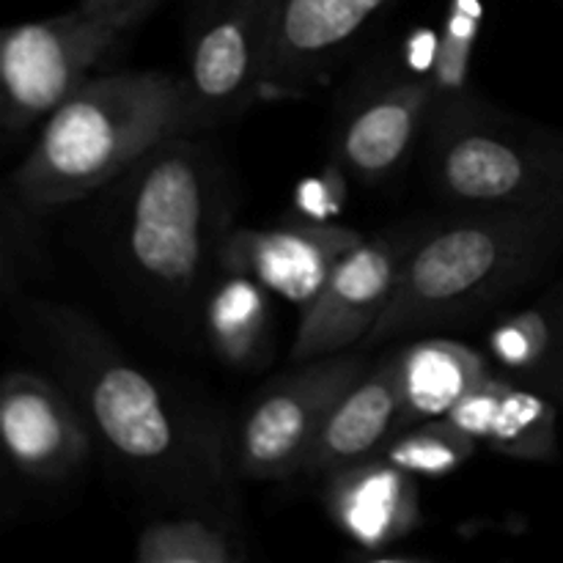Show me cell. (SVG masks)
Here are the masks:
<instances>
[{
	"mask_svg": "<svg viewBox=\"0 0 563 563\" xmlns=\"http://www.w3.org/2000/svg\"><path fill=\"white\" fill-rule=\"evenodd\" d=\"M20 322L93 432L143 478L185 493L223 487L218 445L176 416L163 388L93 319L49 300H22Z\"/></svg>",
	"mask_w": 563,
	"mask_h": 563,
	"instance_id": "1",
	"label": "cell"
},
{
	"mask_svg": "<svg viewBox=\"0 0 563 563\" xmlns=\"http://www.w3.org/2000/svg\"><path fill=\"white\" fill-rule=\"evenodd\" d=\"M561 258L563 203L456 209L410 253L366 344L476 322L548 278Z\"/></svg>",
	"mask_w": 563,
	"mask_h": 563,
	"instance_id": "2",
	"label": "cell"
},
{
	"mask_svg": "<svg viewBox=\"0 0 563 563\" xmlns=\"http://www.w3.org/2000/svg\"><path fill=\"white\" fill-rule=\"evenodd\" d=\"M119 190V253L126 275L157 300L187 306L231 234L229 187L203 143L174 135L154 146Z\"/></svg>",
	"mask_w": 563,
	"mask_h": 563,
	"instance_id": "3",
	"label": "cell"
},
{
	"mask_svg": "<svg viewBox=\"0 0 563 563\" xmlns=\"http://www.w3.org/2000/svg\"><path fill=\"white\" fill-rule=\"evenodd\" d=\"M185 135L179 77L113 71L82 82L44 119L36 146L14 174L31 207H60L115 185L154 146Z\"/></svg>",
	"mask_w": 563,
	"mask_h": 563,
	"instance_id": "4",
	"label": "cell"
},
{
	"mask_svg": "<svg viewBox=\"0 0 563 563\" xmlns=\"http://www.w3.org/2000/svg\"><path fill=\"white\" fill-rule=\"evenodd\" d=\"M427 176L454 209L563 203V130L471 97L429 115Z\"/></svg>",
	"mask_w": 563,
	"mask_h": 563,
	"instance_id": "5",
	"label": "cell"
},
{
	"mask_svg": "<svg viewBox=\"0 0 563 563\" xmlns=\"http://www.w3.org/2000/svg\"><path fill=\"white\" fill-rule=\"evenodd\" d=\"M278 0H198L179 75L185 135L212 130L267 97Z\"/></svg>",
	"mask_w": 563,
	"mask_h": 563,
	"instance_id": "6",
	"label": "cell"
},
{
	"mask_svg": "<svg viewBox=\"0 0 563 563\" xmlns=\"http://www.w3.org/2000/svg\"><path fill=\"white\" fill-rule=\"evenodd\" d=\"M143 11H75L25 22L0 36V91L9 132L31 130L64 104Z\"/></svg>",
	"mask_w": 563,
	"mask_h": 563,
	"instance_id": "7",
	"label": "cell"
},
{
	"mask_svg": "<svg viewBox=\"0 0 563 563\" xmlns=\"http://www.w3.org/2000/svg\"><path fill=\"white\" fill-rule=\"evenodd\" d=\"M372 366L368 355L346 350L295 363L291 372L269 379L236 427L234 460L242 476L253 482L300 476L330 412Z\"/></svg>",
	"mask_w": 563,
	"mask_h": 563,
	"instance_id": "8",
	"label": "cell"
},
{
	"mask_svg": "<svg viewBox=\"0 0 563 563\" xmlns=\"http://www.w3.org/2000/svg\"><path fill=\"white\" fill-rule=\"evenodd\" d=\"M438 218H416L352 247L317 300L302 311L289 361L306 363L339 355L368 339L388 311L401 269Z\"/></svg>",
	"mask_w": 563,
	"mask_h": 563,
	"instance_id": "9",
	"label": "cell"
},
{
	"mask_svg": "<svg viewBox=\"0 0 563 563\" xmlns=\"http://www.w3.org/2000/svg\"><path fill=\"white\" fill-rule=\"evenodd\" d=\"M91 423L60 383L9 372L0 388V434L11 467L36 484H64L91 456Z\"/></svg>",
	"mask_w": 563,
	"mask_h": 563,
	"instance_id": "10",
	"label": "cell"
},
{
	"mask_svg": "<svg viewBox=\"0 0 563 563\" xmlns=\"http://www.w3.org/2000/svg\"><path fill=\"white\" fill-rule=\"evenodd\" d=\"M432 113L429 71L377 80L346 104L335 132V163L355 179L394 176L427 135Z\"/></svg>",
	"mask_w": 563,
	"mask_h": 563,
	"instance_id": "11",
	"label": "cell"
},
{
	"mask_svg": "<svg viewBox=\"0 0 563 563\" xmlns=\"http://www.w3.org/2000/svg\"><path fill=\"white\" fill-rule=\"evenodd\" d=\"M366 236L341 225L231 229L220 247V267L258 280L267 291L306 311L333 275L335 264Z\"/></svg>",
	"mask_w": 563,
	"mask_h": 563,
	"instance_id": "12",
	"label": "cell"
},
{
	"mask_svg": "<svg viewBox=\"0 0 563 563\" xmlns=\"http://www.w3.org/2000/svg\"><path fill=\"white\" fill-rule=\"evenodd\" d=\"M396 0H278L267 97H302L322 86L352 44Z\"/></svg>",
	"mask_w": 563,
	"mask_h": 563,
	"instance_id": "13",
	"label": "cell"
},
{
	"mask_svg": "<svg viewBox=\"0 0 563 563\" xmlns=\"http://www.w3.org/2000/svg\"><path fill=\"white\" fill-rule=\"evenodd\" d=\"M324 506L335 528L366 550L399 544L421 526V493L412 473L383 456L324 476Z\"/></svg>",
	"mask_w": 563,
	"mask_h": 563,
	"instance_id": "14",
	"label": "cell"
},
{
	"mask_svg": "<svg viewBox=\"0 0 563 563\" xmlns=\"http://www.w3.org/2000/svg\"><path fill=\"white\" fill-rule=\"evenodd\" d=\"M401 377L396 352L379 357L366 377L344 394L330 412L317 443L302 462L300 476L324 478L355 462L372 460L401 427Z\"/></svg>",
	"mask_w": 563,
	"mask_h": 563,
	"instance_id": "15",
	"label": "cell"
},
{
	"mask_svg": "<svg viewBox=\"0 0 563 563\" xmlns=\"http://www.w3.org/2000/svg\"><path fill=\"white\" fill-rule=\"evenodd\" d=\"M449 418L495 454L522 462L559 456V405L500 372L471 390Z\"/></svg>",
	"mask_w": 563,
	"mask_h": 563,
	"instance_id": "16",
	"label": "cell"
},
{
	"mask_svg": "<svg viewBox=\"0 0 563 563\" xmlns=\"http://www.w3.org/2000/svg\"><path fill=\"white\" fill-rule=\"evenodd\" d=\"M401 377V427L443 418L476 390L495 366L487 355L451 339H421L396 350Z\"/></svg>",
	"mask_w": 563,
	"mask_h": 563,
	"instance_id": "17",
	"label": "cell"
},
{
	"mask_svg": "<svg viewBox=\"0 0 563 563\" xmlns=\"http://www.w3.org/2000/svg\"><path fill=\"white\" fill-rule=\"evenodd\" d=\"M201 324L220 363L256 372L273 355V308L258 280L220 269L201 297Z\"/></svg>",
	"mask_w": 563,
	"mask_h": 563,
	"instance_id": "18",
	"label": "cell"
},
{
	"mask_svg": "<svg viewBox=\"0 0 563 563\" xmlns=\"http://www.w3.org/2000/svg\"><path fill=\"white\" fill-rule=\"evenodd\" d=\"M487 357L495 372L548 396L563 366V278L531 306L495 319Z\"/></svg>",
	"mask_w": 563,
	"mask_h": 563,
	"instance_id": "19",
	"label": "cell"
},
{
	"mask_svg": "<svg viewBox=\"0 0 563 563\" xmlns=\"http://www.w3.org/2000/svg\"><path fill=\"white\" fill-rule=\"evenodd\" d=\"M135 559L141 563H236L245 542L234 520L209 506L159 515L143 526Z\"/></svg>",
	"mask_w": 563,
	"mask_h": 563,
	"instance_id": "20",
	"label": "cell"
},
{
	"mask_svg": "<svg viewBox=\"0 0 563 563\" xmlns=\"http://www.w3.org/2000/svg\"><path fill=\"white\" fill-rule=\"evenodd\" d=\"M476 451L478 440L443 416L399 429L377 456L416 478H443L471 462Z\"/></svg>",
	"mask_w": 563,
	"mask_h": 563,
	"instance_id": "21",
	"label": "cell"
},
{
	"mask_svg": "<svg viewBox=\"0 0 563 563\" xmlns=\"http://www.w3.org/2000/svg\"><path fill=\"white\" fill-rule=\"evenodd\" d=\"M478 31H482L478 0H454L443 22V31L434 36V49L429 58L432 113L476 97L471 86V58Z\"/></svg>",
	"mask_w": 563,
	"mask_h": 563,
	"instance_id": "22",
	"label": "cell"
},
{
	"mask_svg": "<svg viewBox=\"0 0 563 563\" xmlns=\"http://www.w3.org/2000/svg\"><path fill=\"white\" fill-rule=\"evenodd\" d=\"M159 0H80V9L86 11H148L157 5Z\"/></svg>",
	"mask_w": 563,
	"mask_h": 563,
	"instance_id": "23",
	"label": "cell"
},
{
	"mask_svg": "<svg viewBox=\"0 0 563 563\" xmlns=\"http://www.w3.org/2000/svg\"><path fill=\"white\" fill-rule=\"evenodd\" d=\"M548 396H550V399H553V401H555V405H559V407H563V366H561L559 377H555V379H553V385H550Z\"/></svg>",
	"mask_w": 563,
	"mask_h": 563,
	"instance_id": "24",
	"label": "cell"
}]
</instances>
